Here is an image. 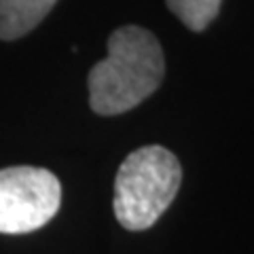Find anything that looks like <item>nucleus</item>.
<instances>
[{
    "instance_id": "obj_1",
    "label": "nucleus",
    "mask_w": 254,
    "mask_h": 254,
    "mask_svg": "<svg viewBox=\"0 0 254 254\" xmlns=\"http://www.w3.org/2000/svg\"><path fill=\"white\" fill-rule=\"evenodd\" d=\"M163 74V49L153 32L119 28L108 38V55L87 76L91 110L102 117L127 113L155 93Z\"/></svg>"
},
{
    "instance_id": "obj_2",
    "label": "nucleus",
    "mask_w": 254,
    "mask_h": 254,
    "mask_svg": "<svg viewBox=\"0 0 254 254\" xmlns=\"http://www.w3.org/2000/svg\"><path fill=\"white\" fill-rule=\"evenodd\" d=\"M182 182V168L163 146H142L125 157L115 178V216L127 231H144L170 208Z\"/></svg>"
},
{
    "instance_id": "obj_3",
    "label": "nucleus",
    "mask_w": 254,
    "mask_h": 254,
    "mask_svg": "<svg viewBox=\"0 0 254 254\" xmlns=\"http://www.w3.org/2000/svg\"><path fill=\"white\" fill-rule=\"evenodd\" d=\"M62 185L43 168L0 170V233L21 235L45 227L60 210Z\"/></svg>"
},
{
    "instance_id": "obj_4",
    "label": "nucleus",
    "mask_w": 254,
    "mask_h": 254,
    "mask_svg": "<svg viewBox=\"0 0 254 254\" xmlns=\"http://www.w3.org/2000/svg\"><path fill=\"white\" fill-rule=\"evenodd\" d=\"M58 0H0V38L15 41L41 23Z\"/></svg>"
},
{
    "instance_id": "obj_5",
    "label": "nucleus",
    "mask_w": 254,
    "mask_h": 254,
    "mask_svg": "<svg viewBox=\"0 0 254 254\" xmlns=\"http://www.w3.org/2000/svg\"><path fill=\"white\" fill-rule=\"evenodd\" d=\"M165 2L189 30L201 32L218 15L222 0H165Z\"/></svg>"
}]
</instances>
